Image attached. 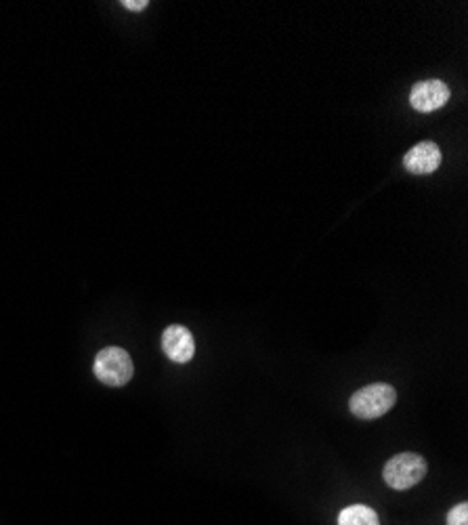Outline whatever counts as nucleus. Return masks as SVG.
I'll list each match as a JSON object with an SVG mask.
<instances>
[{"label": "nucleus", "mask_w": 468, "mask_h": 525, "mask_svg": "<svg viewBox=\"0 0 468 525\" xmlns=\"http://www.w3.org/2000/svg\"><path fill=\"white\" fill-rule=\"evenodd\" d=\"M397 402V391L387 383H372L363 389L355 391L348 399V407L361 420L380 418L389 410H393Z\"/></svg>", "instance_id": "obj_1"}, {"label": "nucleus", "mask_w": 468, "mask_h": 525, "mask_svg": "<svg viewBox=\"0 0 468 525\" xmlns=\"http://www.w3.org/2000/svg\"><path fill=\"white\" fill-rule=\"evenodd\" d=\"M426 478V460L421 454L414 452H403L390 458L384 465L382 479L389 488L393 489H410L421 483Z\"/></svg>", "instance_id": "obj_2"}, {"label": "nucleus", "mask_w": 468, "mask_h": 525, "mask_svg": "<svg viewBox=\"0 0 468 525\" xmlns=\"http://www.w3.org/2000/svg\"><path fill=\"white\" fill-rule=\"evenodd\" d=\"M93 372L103 385L124 386L135 375V365H132L129 351L122 347H106L97 354Z\"/></svg>", "instance_id": "obj_3"}, {"label": "nucleus", "mask_w": 468, "mask_h": 525, "mask_svg": "<svg viewBox=\"0 0 468 525\" xmlns=\"http://www.w3.org/2000/svg\"><path fill=\"white\" fill-rule=\"evenodd\" d=\"M452 91L443 80L431 78L421 80L411 87L410 91V106L421 114H431L442 109L447 101H450Z\"/></svg>", "instance_id": "obj_4"}, {"label": "nucleus", "mask_w": 468, "mask_h": 525, "mask_svg": "<svg viewBox=\"0 0 468 525\" xmlns=\"http://www.w3.org/2000/svg\"><path fill=\"white\" fill-rule=\"evenodd\" d=\"M162 351L174 364H187L195 355V341L187 326L172 324L162 333Z\"/></svg>", "instance_id": "obj_5"}, {"label": "nucleus", "mask_w": 468, "mask_h": 525, "mask_svg": "<svg viewBox=\"0 0 468 525\" xmlns=\"http://www.w3.org/2000/svg\"><path fill=\"white\" fill-rule=\"evenodd\" d=\"M403 167L411 175H432L442 167V149L435 141H421L403 156Z\"/></svg>", "instance_id": "obj_6"}, {"label": "nucleus", "mask_w": 468, "mask_h": 525, "mask_svg": "<svg viewBox=\"0 0 468 525\" xmlns=\"http://www.w3.org/2000/svg\"><path fill=\"white\" fill-rule=\"evenodd\" d=\"M338 525H380V520L376 510L366 504H351V507L340 510Z\"/></svg>", "instance_id": "obj_7"}, {"label": "nucleus", "mask_w": 468, "mask_h": 525, "mask_svg": "<svg viewBox=\"0 0 468 525\" xmlns=\"http://www.w3.org/2000/svg\"><path fill=\"white\" fill-rule=\"evenodd\" d=\"M447 525H468V504L460 502L447 513Z\"/></svg>", "instance_id": "obj_8"}, {"label": "nucleus", "mask_w": 468, "mask_h": 525, "mask_svg": "<svg viewBox=\"0 0 468 525\" xmlns=\"http://www.w3.org/2000/svg\"><path fill=\"white\" fill-rule=\"evenodd\" d=\"M148 5H150L148 0H139V3H137V0H124V3H122V6H127L129 11H143Z\"/></svg>", "instance_id": "obj_9"}]
</instances>
